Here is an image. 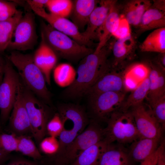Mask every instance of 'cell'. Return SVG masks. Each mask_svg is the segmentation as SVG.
I'll list each match as a JSON object with an SVG mask.
<instances>
[{
  "label": "cell",
  "mask_w": 165,
  "mask_h": 165,
  "mask_svg": "<svg viewBox=\"0 0 165 165\" xmlns=\"http://www.w3.org/2000/svg\"><path fill=\"white\" fill-rule=\"evenodd\" d=\"M115 0L100 1L99 6L94 8L89 17L85 31L82 32L87 40L92 41L97 38V31L102 26L111 9L116 4Z\"/></svg>",
  "instance_id": "cell-15"
},
{
  "label": "cell",
  "mask_w": 165,
  "mask_h": 165,
  "mask_svg": "<svg viewBox=\"0 0 165 165\" xmlns=\"http://www.w3.org/2000/svg\"><path fill=\"white\" fill-rule=\"evenodd\" d=\"M35 17L31 11L23 15L14 30L8 48L25 51L31 49L37 41Z\"/></svg>",
  "instance_id": "cell-10"
},
{
  "label": "cell",
  "mask_w": 165,
  "mask_h": 165,
  "mask_svg": "<svg viewBox=\"0 0 165 165\" xmlns=\"http://www.w3.org/2000/svg\"><path fill=\"white\" fill-rule=\"evenodd\" d=\"M141 138H155L162 136L163 131L149 107L143 103L130 108Z\"/></svg>",
  "instance_id": "cell-11"
},
{
  "label": "cell",
  "mask_w": 165,
  "mask_h": 165,
  "mask_svg": "<svg viewBox=\"0 0 165 165\" xmlns=\"http://www.w3.org/2000/svg\"><path fill=\"white\" fill-rule=\"evenodd\" d=\"M133 161L128 151L119 144H108L102 154L98 165H132Z\"/></svg>",
  "instance_id": "cell-19"
},
{
  "label": "cell",
  "mask_w": 165,
  "mask_h": 165,
  "mask_svg": "<svg viewBox=\"0 0 165 165\" xmlns=\"http://www.w3.org/2000/svg\"><path fill=\"white\" fill-rule=\"evenodd\" d=\"M164 148L165 140L163 139L157 150L145 160L140 163L139 165H156L160 154Z\"/></svg>",
  "instance_id": "cell-37"
},
{
  "label": "cell",
  "mask_w": 165,
  "mask_h": 165,
  "mask_svg": "<svg viewBox=\"0 0 165 165\" xmlns=\"http://www.w3.org/2000/svg\"><path fill=\"white\" fill-rule=\"evenodd\" d=\"M6 165H37L34 162L25 159H15Z\"/></svg>",
  "instance_id": "cell-38"
},
{
  "label": "cell",
  "mask_w": 165,
  "mask_h": 165,
  "mask_svg": "<svg viewBox=\"0 0 165 165\" xmlns=\"http://www.w3.org/2000/svg\"><path fill=\"white\" fill-rule=\"evenodd\" d=\"M103 129V140L108 144L131 143L141 138L130 110L119 109L112 113Z\"/></svg>",
  "instance_id": "cell-3"
},
{
  "label": "cell",
  "mask_w": 165,
  "mask_h": 165,
  "mask_svg": "<svg viewBox=\"0 0 165 165\" xmlns=\"http://www.w3.org/2000/svg\"><path fill=\"white\" fill-rule=\"evenodd\" d=\"M149 107L163 130L165 127V96L149 105Z\"/></svg>",
  "instance_id": "cell-33"
},
{
  "label": "cell",
  "mask_w": 165,
  "mask_h": 165,
  "mask_svg": "<svg viewBox=\"0 0 165 165\" xmlns=\"http://www.w3.org/2000/svg\"><path fill=\"white\" fill-rule=\"evenodd\" d=\"M103 129L92 119L81 133L53 157L55 165H69L88 147L103 140Z\"/></svg>",
  "instance_id": "cell-5"
},
{
  "label": "cell",
  "mask_w": 165,
  "mask_h": 165,
  "mask_svg": "<svg viewBox=\"0 0 165 165\" xmlns=\"http://www.w3.org/2000/svg\"><path fill=\"white\" fill-rule=\"evenodd\" d=\"M125 78L123 73L110 69L87 91L85 96L88 97L109 91L126 92Z\"/></svg>",
  "instance_id": "cell-14"
},
{
  "label": "cell",
  "mask_w": 165,
  "mask_h": 165,
  "mask_svg": "<svg viewBox=\"0 0 165 165\" xmlns=\"http://www.w3.org/2000/svg\"><path fill=\"white\" fill-rule=\"evenodd\" d=\"M77 72L71 64L66 63L60 64L55 67L53 77L55 83L62 87H68L75 81Z\"/></svg>",
  "instance_id": "cell-28"
},
{
  "label": "cell",
  "mask_w": 165,
  "mask_h": 165,
  "mask_svg": "<svg viewBox=\"0 0 165 165\" xmlns=\"http://www.w3.org/2000/svg\"><path fill=\"white\" fill-rule=\"evenodd\" d=\"M17 10L15 3L0 0V21L11 17Z\"/></svg>",
  "instance_id": "cell-36"
},
{
  "label": "cell",
  "mask_w": 165,
  "mask_h": 165,
  "mask_svg": "<svg viewBox=\"0 0 165 165\" xmlns=\"http://www.w3.org/2000/svg\"><path fill=\"white\" fill-rule=\"evenodd\" d=\"M120 15L116 3L111 9L104 23L97 31V38L98 43L94 52L99 51L106 46Z\"/></svg>",
  "instance_id": "cell-22"
},
{
  "label": "cell",
  "mask_w": 165,
  "mask_h": 165,
  "mask_svg": "<svg viewBox=\"0 0 165 165\" xmlns=\"http://www.w3.org/2000/svg\"><path fill=\"white\" fill-rule=\"evenodd\" d=\"M3 67H2V64H0V84L3 79Z\"/></svg>",
  "instance_id": "cell-44"
},
{
  "label": "cell",
  "mask_w": 165,
  "mask_h": 165,
  "mask_svg": "<svg viewBox=\"0 0 165 165\" xmlns=\"http://www.w3.org/2000/svg\"><path fill=\"white\" fill-rule=\"evenodd\" d=\"M50 13L64 18L70 16L73 7V1L70 0H48L46 4Z\"/></svg>",
  "instance_id": "cell-30"
},
{
  "label": "cell",
  "mask_w": 165,
  "mask_h": 165,
  "mask_svg": "<svg viewBox=\"0 0 165 165\" xmlns=\"http://www.w3.org/2000/svg\"><path fill=\"white\" fill-rule=\"evenodd\" d=\"M10 116L9 126L12 133L17 136L31 134V129L22 93L21 80Z\"/></svg>",
  "instance_id": "cell-13"
},
{
  "label": "cell",
  "mask_w": 165,
  "mask_h": 165,
  "mask_svg": "<svg viewBox=\"0 0 165 165\" xmlns=\"http://www.w3.org/2000/svg\"><path fill=\"white\" fill-rule=\"evenodd\" d=\"M163 138H140L131 143L128 150L133 161L141 163L152 155L158 149Z\"/></svg>",
  "instance_id": "cell-16"
},
{
  "label": "cell",
  "mask_w": 165,
  "mask_h": 165,
  "mask_svg": "<svg viewBox=\"0 0 165 165\" xmlns=\"http://www.w3.org/2000/svg\"><path fill=\"white\" fill-rule=\"evenodd\" d=\"M165 1L157 0L152 2V6L165 11Z\"/></svg>",
  "instance_id": "cell-41"
},
{
  "label": "cell",
  "mask_w": 165,
  "mask_h": 165,
  "mask_svg": "<svg viewBox=\"0 0 165 165\" xmlns=\"http://www.w3.org/2000/svg\"><path fill=\"white\" fill-rule=\"evenodd\" d=\"M144 52L165 53V27L154 30L140 46Z\"/></svg>",
  "instance_id": "cell-25"
},
{
  "label": "cell",
  "mask_w": 165,
  "mask_h": 165,
  "mask_svg": "<svg viewBox=\"0 0 165 165\" xmlns=\"http://www.w3.org/2000/svg\"><path fill=\"white\" fill-rule=\"evenodd\" d=\"M165 53H160L156 61L157 66L162 71H165Z\"/></svg>",
  "instance_id": "cell-40"
},
{
  "label": "cell",
  "mask_w": 165,
  "mask_h": 165,
  "mask_svg": "<svg viewBox=\"0 0 165 165\" xmlns=\"http://www.w3.org/2000/svg\"><path fill=\"white\" fill-rule=\"evenodd\" d=\"M41 37L56 53L66 59L76 61L93 52L67 35L55 29L48 24H41Z\"/></svg>",
  "instance_id": "cell-4"
},
{
  "label": "cell",
  "mask_w": 165,
  "mask_h": 165,
  "mask_svg": "<svg viewBox=\"0 0 165 165\" xmlns=\"http://www.w3.org/2000/svg\"><path fill=\"white\" fill-rule=\"evenodd\" d=\"M3 75L0 84V119L3 123L9 117L20 82L18 73L8 59L3 67Z\"/></svg>",
  "instance_id": "cell-8"
},
{
  "label": "cell",
  "mask_w": 165,
  "mask_h": 165,
  "mask_svg": "<svg viewBox=\"0 0 165 165\" xmlns=\"http://www.w3.org/2000/svg\"><path fill=\"white\" fill-rule=\"evenodd\" d=\"M156 165H165V148L160 153Z\"/></svg>",
  "instance_id": "cell-42"
},
{
  "label": "cell",
  "mask_w": 165,
  "mask_h": 165,
  "mask_svg": "<svg viewBox=\"0 0 165 165\" xmlns=\"http://www.w3.org/2000/svg\"><path fill=\"white\" fill-rule=\"evenodd\" d=\"M148 67L149 88L146 98L150 105L165 96V72L156 65L151 64Z\"/></svg>",
  "instance_id": "cell-18"
},
{
  "label": "cell",
  "mask_w": 165,
  "mask_h": 165,
  "mask_svg": "<svg viewBox=\"0 0 165 165\" xmlns=\"http://www.w3.org/2000/svg\"><path fill=\"white\" fill-rule=\"evenodd\" d=\"M48 0H28L27 2L30 6L43 8L46 6Z\"/></svg>",
  "instance_id": "cell-39"
},
{
  "label": "cell",
  "mask_w": 165,
  "mask_h": 165,
  "mask_svg": "<svg viewBox=\"0 0 165 165\" xmlns=\"http://www.w3.org/2000/svg\"><path fill=\"white\" fill-rule=\"evenodd\" d=\"M99 1L96 0H76L73 1L72 9L70 16L72 21L80 31L87 25L92 12Z\"/></svg>",
  "instance_id": "cell-17"
},
{
  "label": "cell",
  "mask_w": 165,
  "mask_h": 165,
  "mask_svg": "<svg viewBox=\"0 0 165 165\" xmlns=\"http://www.w3.org/2000/svg\"><path fill=\"white\" fill-rule=\"evenodd\" d=\"M0 64H2L1 63V61L0 59Z\"/></svg>",
  "instance_id": "cell-45"
},
{
  "label": "cell",
  "mask_w": 165,
  "mask_h": 165,
  "mask_svg": "<svg viewBox=\"0 0 165 165\" xmlns=\"http://www.w3.org/2000/svg\"><path fill=\"white\" fill-rule=\"evenodd\" d=\"M36 14L46 20L52 27L70 37L79 44L88 47L92 43L82 35L76 26L66 18L59 17L46 12L44 8H38L30 6Z\"/></svg>",
  "instance_id": "cell-12"
},
{
  "label": "cell",
  "mask_w": 165,
  "mask_h": 165,
  "mask_svg": "<svg viewBox=\"0 0 165 165\" xmlns=\"http://www.w3.org/2000/svg\"><path fill=\"white\" fill-rule=\"evenodd\" d=\"M57 110L63 125V130L58 137L60 148L58 153L85 129L88 121L85 110L78 105L61 104Z\"/></svg>",
  "instance_id": "cell-6"
},
{
  "label": "cell",
  "mask_w": 165,
  "mask_h": 165,
  "mask_svg": "<svg viewBox=\"0 0 165 165\" xmlns=\"http://www.w3.org/2000/svg\"><path fill=\"white\" fill-rule=\"evenodd\" d=\"M110 50L105 46L98 52H93L82 58L78 68L74 82L63 91L65 98L81 97L98 79L110 69L108 57Z\"/></svg>",
  "instance_id": "cell-1"
},
{
  "label": "cell",
  "mask_w": 165,
  "mask_h": 165,
  "mask_svg": "<svg viewBox=\"0 0 165 165\" xmlns=\"http://www.w3.org/2000/svg\"><path fill=\"white\" fill-rule=\"evenodd\" d=\"M165 27V11L151 6L145 12L137 27L139 33Z\"/></svg>",
  "instance_id": "cell-21"
},
{
  "label": "cell",
  "mask_w": 165,
  "mask_h": 165,
  "mask_svg": "<svg viewBox=\"0 0 165 165\" xmlns=\"http://www.w3.org/2000/svg\"><path fill=\"white\" fill-rule=\"evenodd\" d=\"M63 129L62 119L58 112L54 114L48 121L46 127V132L49 136L58 137Z\"/></svg>",
  "instance_id": "cell-35"
},
{
  "label": "cell",
  "mask_w": 165,
  "mask_h": 165,
  "mask_svg": "<svg viewBox=\"0 0 165 165\" xmlns=\"http://www.w3.org/2000/svg\"><path fill=\"white\" fill-rule=\"evenodd\" d=\"M131 34L130 25L123 14H120L119 18L115 25L112 35L116 39L127 38Z\"/></svg>",
  "instance_id": "cell-32"
},
{
  "label": "cell",
  "mask_w": 165,
  "mask_h": 165,
  "mask_svg": "<svg viewBox=\"0 0 165 165\" xmlns=\"http://www.w3.org/2000/svg\"><path fill=\"white\" fill-rule=\"evenodd\" d=\"M17 137V151L35 160H39L42 157L39 151L30 136L23 135Z\"/></svg>",
  "instance_id": "cell-29"
},
{
  "label": "cell",
  "mask_w": 165,
  "mask_h": 165,
  "mask_svg": "<svg viewBox=\"0 0 165 165\" xmlns=\"http://www.w3.org/2000/svg\"><path fill=\"white\" fill-rule=\"evenodd\" d=\"M38 144L42 152L53 157L57 153L60 148L58 140L51 136L43 138Z\"/></svg>",
  "instance_id": "cell-31"
},
{
  "label": "cell",
  "mask_w": 165,
  "mask_h": 165,
  "mask_svg": "<svg viewBox=\"0 0 165 165\" xmlns=\"http://www.w3.org/2000/svg\"><path fill=\"white\" fill-rule=\"evenodd\" d=\"M18 145L17 137L14 134L0 132V148L5 152L9 153L17 151Z\"/></svg>",
  "instance_id": "cell-34"
},
{
  "label": "cell",
  "mask_w": 165,
  "mask_h": 165,
  "mask_svg": "<svg viewBox=\"0 0 165 165\" xmlns=\"http://www.w3.org/2000/svg\"><path fill=\"white\" fill-rule=\"evenodd\" d=\"M23 15L22 12L18 10L11 17L0 21V52L8 48L16 27Z\"/></svg>",
  "instance_id": "cell-26"
},
{
  "label": "cell",
  "mask_w": 165,
  "mask_h": 165,
  "mask_svg": "<svg viewBox=\"0 0 165 165\" xmlns=\"http://www.w3.org/2000/svg\"><path fill=\"white\" fill-rule=\"evenodd\" d=\"M126 93L109 91L87 97L93 119L106 121L112 113L121 108Z\"/></svg>",
  "instance_id": "cell-9"
},
{
  "label": "cell",
  "mask_w": 165,
  "mask_h": 165,
  "mask_svg": "<svg viewBox=\"0 0 165 165\" xmlns=\"http://www.w3.org/2000/svg\"><path fill=\"white\" fill-rule=\"evenodd\" d=\"M109 144L103 140L88 147L69 165H98Z\"/></svg>",
  "instance_id": "cell-23"
},
{
  "label": "cell",
  "mask_w": 165,
  "mask_h": 165,
  "mask_svg": "<svg viewBox=\"0 0 165 165\" xmlns=\"http://www.w3.org/2000/svg\"></svg>",
  "instance_id": "cell-46"
},
{
  "label": "cell",
  "mask_w": 165,
  "mask_h": 165,
  "mask_svg": "<svg viewBox=\"0 0 165 165\" xmlns=\"http://www.w3.org/2000/svg\"><path fill=\"white\" fill-rule=\"evenodd\" d=\"M136 44L132 35L124 38L117 39L112 48L114 57L113 67L117 66L132 55L134 51Z\"/></svg>",
  "instance_id": "cell-24"
},
{
  "label": "cell",
  "mask_w": 165,
  "mask_h": 165,
  "mask_svg": "<svg viewBox=\"0 0 165 165\" xmlns=\"http://www.w3.org/2000/svg\"><path fill=\"white\" fill-rule=\"evenodd\" d=\"M22 93L29 119L31 134L39 144L46 134L47 124L52 116L50 109L46 103L41 101L26 87L21 81Z\"/></svg>",
  "instance_id": "cell-7"
},
{
  "label": "cell",
  "mask_w": 165,
  "mask_h": 165,
  "mask_svg": "<svg viewBox=\"0 0 165 165\" xmlns=\"http://www.w3.org/2000/svg\"><path fill=\"white\" fill-rule=\"evenodd\" d=\"M9 153L4 151L0 148V164L6 161L9 156Z\"/></svg>",
  "instance_id": "cell-43"
},
{
  "label": "cell",
  "mask_w": 165,
  "mask_h": 165,
  "mask_svg": "<svg viewBox=\"0 0 165 165\" xmlns=\"http://www.w3.org/2000/svg\"><path fill=\"white\" fill-rule=\"evenodd\" d=\"M8 59L17 69L24 86L45 103L50 105L51 93L47 88L43 73L34 62L33 56L14 51Z\"/></svg>",
  "instance_id": "cell-2"
},
{
  "label": "cell",
  "mask_w": 165,
  "mask_h": 165,
  "mask_svg": "<svg viewBox=\"0 0 165 165\" xmlns=\"http://www.w3.org/2000/svg\"><path fill=\"white\" fill-rule=\"evenodd\" d=\"M149 88V81L147 76L133 90L127 99L124 100L119 109L127 111L142 103L144 99L146 98Z\"/></svg>",
  "instance_id": "cell-27"
},
{
  "label": "cell",
  "mask_w": 165,
  "mask_h": 165,
  "mask_svg": "<svg viewBox=\"0 0 165 165\" xmlns=\"http://www.w3.org/2000/svg\"><path fill=\"white\" fill-rule=\"evenodd\" d=\"M152 4L147 0L130 1L125 5L123 14L130 25L137 28L143 14Z\"/></svg>",
  "instance_id": "cell-20"
}]
</instances>
